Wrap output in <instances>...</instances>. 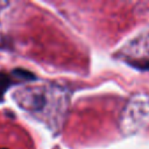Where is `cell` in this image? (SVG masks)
I'll use <instances>...</instances> for the list:
<instances>
[{
    "label": "cell",
    "instance_id": "3957f363",
    "mask_svg": "<svg viewBox=\"0 0 149 149\" xmlns=\"http://www.w3.org/2000/svg\"><path fill=\"white\" fill-rule=\"evenodd\" d=\"M0 149H7V148H0Z\"/></svg>",
    "mask_w": 149,
    "mask_h": 149
},
{
    "label": "cell",
    "instance_id": "6da1fadb",
    "mask_svg": "<svg viewBox=\"0 0 149 149\" xmlns=\"http://www.w3.org/2000/svg\"><path fill=\"white\" fill-rule=\"evenodd\" d=\"M10 83H12L10 76H8L3 72H0V100L2 99L7 88L10 86Z\"/></svg>",
    "mask_w": 149,
    "mask_h": 149
},
{
    "label": "cell",
    "instance_id": "7a4b0ae2",
    "mask_svg": "<svg viewBox=\"0 0 149 149\" xmlns=\"http://www.w3.org/2000/svg\"><path fill=\"white\" fill-rule=\"evenodd\" d=\"M12 76L16 77L19 79H23V80H33V79H35V76L31 72H29L27 70H22V69H15L13 71Z\"/></svg>",
    "mask_w": 149,
    "mask_h": 149
}]
</instances>
